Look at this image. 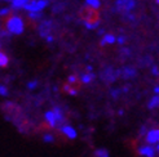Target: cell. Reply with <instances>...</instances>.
<instances>
[{
	"label": "cell",
	"instance_id": "cell-15",
	"mask_svg": "<svg viewBox=\"0 0 159 157\" xmlns=\"http://www.w3.org/2000/svg\"><path fill=\"white\" fill-rule=\"evenodd\" d=\"M93 78H94V74H85V75H83L82 76V81L84 83V84H89L92 80H93Z\"/></svg>",
	"mask_w": 159,
	"mask_h": 157
},
{
	"label": "cell",
	"instance_id": "cell-18",
	"mask_svg": "<svg viewBox=\"0 0 159 157\" xmlns=\"http://www.w3.org/2000/svg\"><path fill=\"white\" fill-rule=\"evenodd\" d=\"M0 95H3V97L8 95V89L5 88L4 85H0Z\"/></svg>",
	"mask_w": 159,
	"mask_h": 157
},
{
	"label": "cell",
	"instance_id": "cell-3",
	"mask_svg": "<svg viewBox=\"0 0 159 157\" xmlns=\"http://www.w3.org/2000/svg\"><path fill=\"white\" fill-rule=\"evenodd\" d=\"M145 140L149 146H155L159 142V130L158 129H152L148 131V134L145 137Z\"/></svg>",
	"mask_w": 159,
	"mask_h": 157
},
{
	"label": "cell",
	"instance_id": "cell-27",
	"mask_svg": "<svg viewBox=\"0 0 159 157\" xmlns=\"http://www.w3.org/2000/svg\"><path fill=\"white\" fill-rule=\"evenodd\" d=\"M47 41H48V43H52V41H53V37H52V36H47Z\"/></svg>",
	"mask_w": 159,
	"mask_h": 157
},
{
	"label": "cell",
	"instance_id": "cell-14",
	"mask_svg": "<svg viewBox=\"0 0 159 157\" xmlns=\"http://www.w3.org/2000/svg\"><path fill=\"white\" fill-rule=\"evenodd\" d=\"M85 3H87V5L88 6H91L92 9H98V8L101 6V2L100 0H85Z\"/></svg>",
	"mask_w": 159,
	"mask_h": 157
},
{
	"label": "cell",
	"instance_id": "cell-11",
	"mask_svg": "<svg viewBox=\"0 0 159 157\" xmlns=\"http://www.w3.org/2000/svg\"><path fill=\"white\" fill-rule=\"evenodd\" d=\"M84 25L88 30H93V28L100 26V21L98 19H96V21H84Z\"/></svg>",
	"mask_w": 159,
	"mask_h": 157
},
{
	"label": "cell",
	"instance_id": "cell-4",
	"mask_svg": "<svg viewBox=\"0 0 159 157\" xmlns=\"http://www.w3.org/2000/svg\"><path fill=\"white\" fill-rule=\"evenodd\" d=\"M157 152L158 151L155 150V147H153V146H144V147L139 148V153L142 157H155Z\"/></svg>",
	"mask_w": 159,
	"mask_h": 157
},
{
	"label": "cell",
	"instance_id": "cell-9",
	"mask_svg": "<svg viewBox=\"0 0 159 157\" xmlns=\"http://www.w3.org/2000/svg\"><path fill=\"white\" fill-rule=\"evenodd\" d=\"M53 115H54V119H56V122H61L63 120V115H62V111L58 108V107H54L53 108Z\"/></svg>",
	"mask_w": 159,
	"mask_h": 157
},
{
	"label": "cell",
	"instance_id": "cell-17",
	"mask_svg": "<svg viewBox=\"0 0 159 157\" xmlns=\"http://www.w3.org/2000/svg\"><path fill=\"white\" fill-rule=\"evenodd\" d=\"M43 142H45V143H53L54 142V137L52 134H45V135H43Z\"/></svg>",
	"mask_w": 159,
	"mask_h": 157
},
{
	"label": "cell",
	"instance_id": "cell-2",
	"mask_svg": "<svg viewBox=\"0 0 159 157\" xmlns=\"http://www.w3.org/2000/svg\"><path fill=\"white\" fill-rule=\"evenodd\" d=\"M48 5V0H30V2L23 5V9L29 11L30 13H40L44 8Z\"/></svg>",
	"mask_w": 159,
	"mask_h": 157
},
{
	"label": "cell",
	"instance_id": "cell-26",
	"mask_svg": "<svg viewBox=\"0 0 159 157\" xmlns=\"http://www.w3.org/2000/svg\"><path fill=\"white\" fill-rule=\"evenodd\" d=\"M69 93L71 94V95H76V94H78V93H76V90H74V89H70V90H69Z\"/></svg>",
	"mask_w": 159,
	"mask_h": 157
},
{
	"label": "cell",
	"instance_id": "cell-29",
	"mask_svg": "<svg viewBox=\"0 0 159 157\" xmlns=\"http://www.w3.org/2000/svg\"><path fill=\"white\" fill-rule=\"evenodd\" d=\"M63 89H65L66 91H69V90H70V86H69V85H65V86H63Z\"/></svg>",
	"mask_w": 159,
	"mask_h": 157
},
{
	"label": "cell",
	"instance_id": "cell-7",
	"mask_svg": "<svg viewBox=\"0 0 159 157\" xmlns=\"http://www.w3.org/2000/svg\"><path fill=\"white\" fill-rule=\"evenodd\" d=\"M45 120L49 122V125L52 128H54L56 125H57V122H56V119H54V115L52 111H48V112H45Z\"/></svg>",
	"mask_w": 159,
	"mask_h": 157
},
{
	"label": "cell",
	"instance_id": "cell-10",
	"mask_svg": "<svg viewBox=\"0 0 159 157\" xmlns=\"http://www.w3.org/2000/svg\"><path fill=\"white\" fill-rule=\"evenodd\" d=\"M30 0H12V6L14 9H18V8H23V5H26Z\"/></svg>",
	"mask_w": 159,
	"mask_h": 157
},
{
	"label": "cell",
	"instance_id": "cell-13",
	"mask_svg": "<svg viewBox=\"0 0 159 157\" xmlns=\"http://www.w3.org/2000/svg\"><path fill=\"white\" fill-rule=\"evenodd\" d=\"M115 36L114 35H111V34H106L105 36H104V39H102V45L104 44H113V43H115Z\"/></svg>",
	"mask_w": 159,
	"mask_h": 157
},
{
	"label": "cell",
	"instance_id": "cell-6",
	"mask_svg": "<svg viewBox=\"0 0 159 157\" xmlns=\"http://www.w3.org/2000/svg\"><path fill=\"white\" fill-rule=\"evenodd\" d=\"M118 6H123L125 11H131L134 6V0H118Z\"/></svg>",
	"mask_w": 159,
	"mask_h": 157
},
{
	"label": "cell",
	"instance_id": "cell-24",
	"mask_svg": "<svg viewBox=\"0 0 159 157\" xmlns=\"http://www.w3.org/2000/svg\"><path fill=\"white\" fill-rule=\"evenodd\" d=\"M116 40H118V43H119V44H124L125 39H124V36H119V37L116 39Z\"/></svg>",
	"mask_w": 159,
	"mask_h": 157
},
{
	"label": "cell",
	"instance_id": "cell-28",
	"mask_svg": "<svg viewBox=\"0 0 159 157\" xmlns=\"http://www.w3.org/2000/svg\"><path fill=\"white\" fill-rule=\"evenodd\" d=\"M154 93H155V95H158V93H159V88H158V86H155V88H154Z\"/></svg>",
	"mask_w": 159,
	"mask_h": 157
},
{
	"label": "cell",
	"instance_id": "cell-1",
	"mask_svg": "<svg viewBox=\"0 0 159 157\" xmlns=\"http://www.w3.org/2000/svg\"><path fill=\"white\" fill-rule=\"evenodd\" d=\"M7 27L8 31L11 34H16V35H21L23 32V22L20 17L14 15V17H11L7 22Z\"/></svg>",
	"mask_w": 159,
	"mask_h": 157
},
{
	"label": "cell",
	"instance_id": "cell-22",
	"mask_svg": "<svg viewBox=\"0 0 159 157\" xmlns=\"http://www.w3.org/2000/svg\"><path fill=\"white\" fill-rule=\"evenodd\" d=\"M67 80H69L70 84H74V83L76 81V76H75V75H71V76H69Z\"/></svg>",
	"mask_w": 159,
	"mask_h": 157
},
{
	"label": "cell",
	"instance_id": "cell-23",
	"mask_svg": "<svg viewBox=\"0 0 159 157\" xmlns=\"http://www.w3.org/2000/svg\"><path fill=\"white\" fill-rule=\"evenodd\" d=\"M8 13H9V9H8V8H4V9L0 11V15H5Z\"/></svg>",
	"mask_w": 159,
	"mask_h": 157
},
{
	"label": "cell",
	"instance_id": "cell-12",
	"mask_svg": "<svg viewBox=\"0 0 159 157\" xmlns=\"http://www.w3.org/2000/svg\"><path fill=\"white\" fill-rule=\"evenodd\" d=\"M158 104H159V97L158 95H154L152 99H150L149 103H148V108L149 109H154V108L158 107Z\"/></svg>",
	"mask_w": 159,
	"mask_h": 157
},
{
	"label": "cell",
	"instance_id": "cell-21",
	"mask_svg": "<svg viewBox=\"0 0 159 157\" xmlns=\"http://www.w3.org/2000/svg\"><path fill=\"white\" fill-rule=\"evenodd\" d=\"M127 71H128V74H125V75H124L125 77H132V76L136 75V72H134L132 68H128V70H127Z\"/></svg>",
	"mask_w": 159,
	"mask_h": 157
},
{
	"label": "cell",
	"instance_id": "cell-20",
	"mask_svg": "<svg viewBox=\"0 0 159 157\" xmlns=\"http://www.w3.org/2000/svg\"><path fill=\"white\" fill-rule=\"evenodd\" d=\"M36 85H38V81H30V83L27 84V88H29V89H35Z\"/></svg>",
	"mask_w": 159,
	"mask_h": 157
},
{
	"label": "cell",
	"instance_id": "cell-25",
	"mask_svg": "<svg viewBox=\"0 0 159 157\" xmlns=\"http://www.w3.org/2000/svg\"><path fill=\"white\" fill-rule=\"evenodd\" d=\"M158 67H153V75H155V76H158Z\"/></svg>",
	"mask_w": 159,
	"mask_h": 157
},
{
	"label": "cell",
	"instance_id": "cell-8",
	"mask_svg": "<svg viewBox=\"0 0 159 157\" xmlns=\"http://www.w3.org/2000/svg\"><path fill=\"white\" fill-rule=\"evenodd\" d=\"M93 156L94 157H110V153L107 150H105V148H98V150H96L93 152Z\"/></svg>",
	"mask_w": 159,
	"mask_h": 157
},
{
	"label": "cell",
	"instance_id": "cell-16",
	"mask_svg": "<svg viewBox=\"0 0 159 157\" xmlns=\"http://www.w3.org/2000/svg\"><path fill=\"white\" fill-rule=\"evenodd\" d=\"M8 62H9L8 57L5 56V54L0 53V67H5V66L8 65Z\"/></svg>",
	"mask_w": 159,
	"mask_h": 157
},
{
	"label": "cell",
	"instance_id": "cell-30",
	"mask_svg": "<svg viewBox=\"0 0 159 157\" xmlns=\"http://www.w3.org/2000/svg\"><path fill=\"white\" fill-rule=\"evenodd\" d=\"M87 71H89V72H91V71H92V67H91V66H88V67H87Z\"/></svg>",
	"mask_w": 159,
	"mask_h": 157
},
{
	"label": "cell",
	"instance_id": "cell-19",
	"mask_svg": "<svg viewBox=\"0 0 159 157\" xmlns=\"http://www.w3.org/2000/svg\"><path fill=\"white\" fill-rule=\"evenodd\" d=\"M29 17H30V18H33V19H38V18H40V17H42V14H40V13H30V14H29Z\"/></svg>",
	"mask_w": 159,
	"mask_h": 157
},
{
	"label": "cell",
	"instance_id": "cell-5",
	"mask_svg": "<svg viewBox=\"0 0 159 157\" xmlns=\"http://www.w3.org/2000/svg\"><path fill=\"white\" fill-rule=\"evenodd\" d=\"M61 131H62V134H65L69 139H75L78 137L76 130L74 128L69 126V125H63V126H61Z\"/></svg>",
	"mask_w": 159,
	"mask_h": 157
}]
</instances>
